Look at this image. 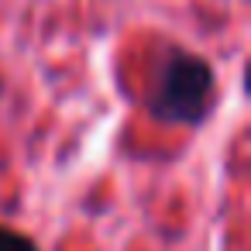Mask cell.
<instances>
[{"mask_svg":"<svg viewBox=\"0 0 251 251\" xmlns=\"http://www.w3.org/2000/svg\"><path fill=\"white\" fill-rule=\"evenodd\" d=\"M0 251H38L25 234H14L7 227H0Z\"/></svg>","mask_w":251,"mask_h":251,"instance_id":"2","label":"cell"},{"mask_svg":"<svg viewBox=\"0 0 251 251\" xmlns=\"http://www.w3.org/2000/svg\"><path fill=\"white\" fill-rule=\"evenodd\" d=\"M210 90H213V73L203 59L196 55H186V52H176L158 79V90H155V114L172 121V124H189L196 121L203 110H206V100H210Z\"/></svg>","mask_w":251,"mask_h":251,"instance_id":"1","label":"cell"}]
</instances>
